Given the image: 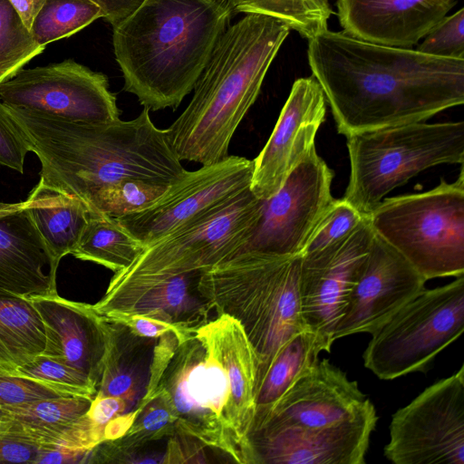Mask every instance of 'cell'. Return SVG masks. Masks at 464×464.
Instances as JSON below:
<instances>
[{
  "label": "cell",
  "mask_w": 464,
  "mask_h": 464,
  "mask_svg": "<svg viewBox=\"0 0 464 464\" xmlns=\"http://www.w3.org/2000/svg\"><path fill=\"white\" fill-rule=\"evenodd\" d=\"M307 59L337 131L425 121L464 103V59L366 42L329 29L308 40Z\"/></svg>",
  "instance_id": "cell-1"
},
{
  "label": "cell",
  "mask_w": 464,
  "mask_h": 464,
  "mask_svg": "<svg viewBox=\"0 0 464 464\" xmlns=\"http://www.w3.org/2000/svg\"><path fill=\"white\" fill-rule=\"evenodd\" d=\"M5 108L41 162L40 179L85 204L98 190L121 179L171 185L187 171L166 129L155 126L147 108L133 120L110 122L72 121Z\"/></svg>",
  "instance_id": "cell-2"
},
{
  "label": "cell",
  "mask_w": 464,
  "mask_h": 464,
  "mask_svg": "<svg viewBox=\"0 0 464 464\" xmlns=\"http://www.w3.org/2000/svg\"><path fill=\"white\" fill-rule=\"evenodd\" d=\"M290 32L282 20L258 13L246 14L227 26L195 83L191 101L166 129L180 161L209 165L229 156L231 139Z\"/></svg>",
  "instance_id": "cell-3"
},
{
  "label": "cell",
  "mask_w": 464,
  "mask_h": 464,
  "mask_svg": "<svg viewBox=\"0 0 464 464\" xmlns=\"http://www.w3.org/2000/svg\"><path fill=\"white\" fill-rule=\"evenodd\" d=\"M231 17L204 0H143L112 26L123 89L150 111L176 110L193 90Z\"/></svg>",
  "instance_id": "cell-4"
},
{
  "label": "cell",
  "mask_w": 464,
  "mask_h": 464,
  "mask_svg": "<svg viewBox=\"0 0 464 464\" xmlns=\"http://www.w3.org/2000/svg\"><path fill=\"white\" fill-rule=\"evenodd\" d=\"M302 255L242 251L203 271L198 291L210 310L242 325L256 357V385L282 346L307 330L301 309Z\"/></svg>",
  "instance_id": "cell-5"
},
{
  "label": "cell",
  "mask_w": 464,
  "mask_h": 464,
  "mask_svg": "<svg viewBox=\"0 0 464 464\" xmlns=\"http://www.w3.org/2000/svg\"><path fill=\"white\" fill-rule=\"evenodd\" d=\"M263 200L250 188L170 230L114 273L92 308L100 314L159 280L203 271L240 253L262 215Z\"/></svg>",
  "instance_id": "cell-6"
},
{
  "label": "cell",
  "mask_w": 464,
  "mask_h": 464,
  "mask_svg": "<svg viewBox=\"0 0 464 464\" xmlns=\"http://www.w3.org/2000/svg\"><path fill=\"white\" fill-rule=\"evenodd\" d=\"M346 140L350 176L343 198L364 216L421 171L464 163L463 121L385 127Z\"/></svg>",
  "instance_id": "cell-7"
},
{
  "label": "cell",
  "mask_w": 464,
  "mask_h": 464,
  "mask_svg": "<svg viewBox=\"0 0 464 464\" xmlns=\"http://www.w3.org/2000/svg\"><path fill=\"white\" fill-rule=\"evenodd\" d=\"M368 219L426 281L464 275L463 165L454 182L384 198Z\"/></svg>",
  "instance_id": "cell-8"
},
{
  "label": "cell",
  "mask_w": 464,
  "mask_h": 464,
  "mask_svg": "<svg viewBox=\"0 0 464 464\" xmlns=\"http://www.w3.org/2000/svg\"><path fill=\"white\" fill-rule=\"evenodd\" d=\"M157 390L169 398L176 432L223 451L237 463L256 464L252 445L238 429L227 373L199 332L179 343Z\"/></svg>",
  "instance_id": "cell-9"
},
{
  "label": "cell",
  "mask_w": 464,
  "mask_h": 464,
  "mask_svg": "<svg viewBox=\"0 0 464 464\" xmlns=\"http://www.w3.org/2000/svg\"><path fill=\"white\" fill-rule=\"evenodd\" d=\"M464 330V275L423 289L372 334L364 366L381 380L423 372Z\"/></svg>",
  "instance_id": "cell-10"
},
{
  "label": "cell",
  "mask_w": 464,
  "mask_h": 464,
  "mask_svg": "<svg viewBox=\"0 0 464 464\" xmlns=\"http://www.w3.org/2000/svg\"><path fill=\"white\" fill-rule=\"evenodd\" d=\"M383 450L394 464H464V365L392 415Z\"/></svg>",
  "instance_id": "cell-11"
},
{
  "label": "cell",
  "mask_w": 464,
  "mask_h": 464,
  "mask_svg": "<svg viewBox=\"0 0 464 464\" xmlns=\"http://www.w3.org/2000/svg\"><path fill=\"white\" fill-rule=\"evenodd\" d=\"M0 100L72 121L110 122L121 116L107 76L72 59L21 69L0 84Z\"/></svg>",
  "instance_id": "cell-12"
},
{
  "label": "cell",
  "mask_w": 464,
  "mask_h": 464,
  "mask_svg": "<svg viewBox=\"0 0 464 464\" xmlns=\"http://www.w3.org/2000/svg\"><path fill=\"white\" fill-rule=\"evenodd\" d=\"M334 177L333 169L314 149L281 188L263 200L261 218L242 251L279 256L302 255L334 200L331 192Z\"/></svg>",
  "instance_id": "cell-13"
},
{
  "label": "cell",
  "mask_w": 464,
  "mask_h": 464,
  "mask_svg": "<svg viewBox=\"0 0 464 464\" xmlns=\"http://www.w3.org/2000/svg\"><path fill=\"white\" fill-rule=\"evenodd\" d=\"M373 235L367 216L344 237L302 255L299 285L304 322L330 348Z\"/></svg>",
  "instance_id": "cell-14"
},
{
  "label": "cell",
  "mask_w": 464,
  "mask_h": 464,
  "mask_svg": "<svg viewBox=\"0 0 464 464\" xmlns=\"http://www.w3.org/2000/svg\"><path fill=\"white\" fill-rule=\"evenodd\" d=\"M253 160L228 156L186 171L148 208L117 218L145 247L213 206L250 188Z\"/></svg>",
  "instance_id": "cell-15"
},
{
  "label": "cell",
  "mask_w": 464,
  "mask_h": 464,
  "mask_svg": "<svg viewBox=\"0 0 464 464\" xmlns=\"http://www.w3.org/2000/svg\"><path fill=\"white\" fill-rule=\"evenodd\" d=\"M373 406L357 382L329 360L318 359L268 410L255 417L251 432L278 427L325 428L353 419Z\"/></svg>",
  "instance_id": "cell-16"
},
{
  "label": "cell",
  "mask_w": 464,
  "mask_h": 464,
  "mask_svg": "<svg viewBox=\"0 0 464 464\" xmlns=\"http://www.w3.org/2000/svg\"><path fill=\"white\" fill-rule=\"evenodd\" d=\"M325 113V96L316 79L295 80L269 139L253 160L250 190L256 198L266 200L275 195L315 149V136Z\"/></svg>",
  "instance_id": "cell-17"
},
{
  "label": "cell",
  "mask_w": 464,
  "mask_h": 464,
  "mask_svg": "<svg viewBox=\"0 0 464 464\" xmlns=\"http://www.w3.org/2000/svg\"><path fill=\"white\" fill-rule=\"evenodd\" d=\"M425 283L397 250L374 233L364 266L334 331V341L354 334H372L425 289Z\"/></svg>",
  "instance_id": "cell-18"
},
{
  "label": "cell",
  "mask_w": 464,
  "mask_h": 464,
  "mask_svg": "<svg viewBox=\"0 0 464 464\" xmlns=\"http://www.w3.org/2000/svg\"><path fill=\"white\" fill-rule=\"evenodd\" d=\"M378 416L361 415L320 429L278 427L250 433L256 464H364Z\"/></svg>",
  "instance_id": "cell-19"
},
{
  "label": "cell",
  "mask_w": 464,
  "mask_h": 464,
  "mask_svg": "<svg viewBox=\"0 0 464 464\" xmlns=\"http://www.w3.org/2000/svg\"><path fill=\"white\" fill-rule=\"evenodd\" d=\"M44 328L43 354L85 373L98 386L105 343V318L92 304L58 294L27 297Z\"/></svg>",
  "instance_id": "cell-20"
},
{
  "label": "cell",
  "mask_w": 464,
  "mask_h": 464,
  "mask_svg": "<svg viewBox=\"0 0 464 464\" xmlns=\"http://www.w3.org/2000/svg\"><path fill=\"white\" fill-rule=\"evenodd\" d=\"M456 0H337L343 31L361 40L412 48Z\"/></svg>",
  "instance_id": "cell-21"
},
{
  "label": "cell",
  "mask_w": 464,
  "mask_h": 464,
  "mask_svg": "<svg viewBox=\"0 0 464 464\" xmlns=\"http://www.w3.org/2000/svg\"><path fill=\"white\" fill-rule=\"evenodd\" d=\"M52 258L23 202L0 203V296L58 294Z\"/></svg>",
  "instance_id": "cell-22"
},
{
  "label": "cell",
  "mask_w": 464,
  "mask_h": 464,
  "mask_svg": "<svg viewBox=\"0 0 464 464\" xmlns=\"http://www.w3.org/2000/svg\"><path fill=\"white\" fill-rule=\"evenodd\" d=\"M212 345L230 381L237 425L250 441L256 414L257 362L240 323L222 314L197 329Z\"/></svg>",
  "instance_id": "cell-23"
},
{
  "label": "cell",
  "mask_w": 464,
  "mask_h": 464,
  "mask_svg": "<svg viewBox=\"0 0 464 464\" xmlns=\"http://www.w3.org/2000/svg\"><path fill=\"white\" fill-rule=\"evenodd\" d=\"M201 273L159 280L134 292L102 316L140 314L169 323L188 334L208 322L211 311L198 291Z\"/></svg>",
  "instance_id": "cell-24"
},
{
  "label": "cell",
  "mask_w": 464,
  "mask_h": 464,
  "mask_svg": "<svg viewBox=\"0 0 464 464\" xmlns=\"http://www.w3.org/2000/svg\"><path fill=\"white\" fill-rule=\"evenodd\" d=\"M52 258V276L61 259L72 254L92 215L87 205L79 198L46 184L40 179L23 201Z\"/></svg>",
  "instance_id": "cell-25"
},
{
  "label": "cell",
  "mask_w": 464,
  "mask_h": 464,
  "mask_svg": "<svg viewBox=\"0 0 464 464\" xmlns=\"http://www.w3.org/2000/svg\"><path fill=\"white\" fill-rule=\"evenodd\" d=\"M92 400L61 396L2 407L8 420L0 430L22 433L44 447L53 448L63 430L88 411Z\"/></svg>",
  "instance_id": "cell-26"
},
{
  "label": "cell",
  "mask_w": 464,
  "mask_h": 464,
  "mask_svg": "<svg viewBox=\"0 0 464 464\" xmlns=\"http://www.w3.org/2000/svg\"><path fill=\"white\" fill-rule=\"evenodd\" d=\"M44 345V324L28 298L0 296V367L13 370L42 353Z\"/></svg>",
  "instance_id": "cell-27"
},
{
  "label": "cell",
  "mask_w": 464,
  "mask_h": 464,
  "mask_svg": "<svg viewBox=\"0 0 464 464\" xmlns=\"http://www.w3.org/2000/svg\"><path fill=\"white\" fill-rule=\"evenodd\" d=\"M330 350L325 342L310 330L288 340L256 385L255 417L268 410L295 379L319 359L321 352Z\"/></svg>",
  "instance_id": "cell-28"
},
{
  "label": "cell",
  "mask_w": 464,
  "mask_h": 464,
  "mask_svg": "<svg viewBox=\"0 0 464 464\" xmlns=\"http://www.w3.org/2000/svg\"><path fill=\"white\" fill-rule=\"evenodd\" d=\"M144 250L145 246L132 237L116 218L92 212L72 255L117 273L129 267Z\"/></svg>",
  "instance_id": "cell-29"
},
{
  "label": "cell",
  "mask_w": 464,
  "mask_h": 464,
  "mask_svg": "<svg viewBox=\"0 0 464 464\" xmlns=\"http://www.w3.org/2000/svg\"><path fill=\"white\" fill-rule=\"evenodd\" d=\"M126 332L125 326L106 320L104 353L96 393L122 399L132 406L140 395L143 374L137 358L130 354V342L123 343Z\"/></svg>",
  "instance_id": "cell-30"
},
{
  "label": "cell",
  "mask_w": 464,
  "mask_h": 464,
  "mask_svg": "<svg viewBox=\"0 0 464 464\" xmlns=\"http://www.w3.org/2000/svg\"><path fill=\"white\" fill-rule=\"evenodd\" d=\"M101 17L102 8L92 0H45L30 31L38 44L46 46L72 36Z\"/></svg>",
  "instance_id": "cell-31"
},
{
  "label": "cell",
  "mask_w": 464,
  "mask_h": 464,
  "mask_svg": "<svg viewBox=\"0 0 464 464\" xmlns=\"http://www.w3.org/2000/svg\"><path fill=\"white\" fill-rule=\"evenodd\" d=\"M236 13L274 16L309 40L328 29L332 10L316 0H241Z\"/></svg>",
  "instance_id": "cell-32"
},
{
  "label": "cell",
  "mask_w": 464,
  "mask_h": 464,
  "mask_svg": "<svg viewBox=\"0 0 464 464\" xmlns=\"http://www.w3.org/2000/svg\"><path fill=\"white\" fill-rule=\"evenodd\" d=\"M45 46L38 44L9 0H0V84L13 78Z\"/></svg>",
  "instance_id": "cell-33"
},
{
  "label": "cell",
  "mask_w": 464,
  "mask_h": 464,
  "mask_svg": "<svg viewBox=\"0 0 464 464\" xmlns=\"http://www.w3.org/2000/svg\"><path fill=\"white\" fill-rule=\"evenodd\" d=\"M169 185L125 179L103 187L87 202L91 212L120 218L144 209L157 201Z\"/></svg>",
  "instance_id": "cell-34"
},
{
  "label": "cell",
  "mask_w": 464,
  "mask_h": 464,
  "mask_svg": "<svg viewBox=\"0 0 464 464\" xmlns=\"http://www.w3.org/2000/svg\"><path fill=\"white\" fill-rule=\"evenodd\" d=\"M137 408L140 412L128 432L121 439L103 444L113 450L127 451L176 432V414L164 391L157 390L150 401Z\"/></svg>",
  "instance_id": "cell-35"
},
{
  "label": "cell",
  "mask_w": 464,
  "mask_h": 464,
  "mask_svg": "<svg viewBox=\"0 0 464 464\" xmlns=\"http://www.w3.org/2000/svg\"><path fill=\"white\" fill-rule=\"evenodd\" d=\"M8 371L49 384L71 396L93 398L97 392L96 384L85 373L43 353Z\"/></svg>",
  "instance_id": "cell-36"
},
{
  "label": "cell",
  "mask_w": 464,
  "mask_h": 464,
  "mask_svg": "<svg viewBox=\"0 0 464 464\" xmlns=\"http://www.w3.org/2000/svg\"><path fill=\"white\" fill-rule=\"evenodd\" d=\"M367 216L360 213L343 198H334L331 208L319 222L303 254L322 249L344 237Z\"/></svg>",
  "instance_id": "cell-37"
},
{
  "label": "cell",
  "mask_w": 464,
  "mask_h": 464,
  "mask_svg": "<svg viewBox=\"0 0 464 464\" xmlns=\"http://www.w3.org/2000/svg\"><path fill=\"white\" fill-rule=\"evenodd\" d=\"M423 38L417 51L436 57L464 59V8L445 15Z\"/></svg>",
  "instance_id": "cell-38"
},
{
  "label": "cell",
  "mask_w": 464,
  "mask_h": 464,
  "mask_svg": "<svg viewBox=\"0 0 464 464\" xmlns=\"http://www.w3.org/2000/svg\"><path fill=\"white\" fill-rule=\"evenodd\" d=\"M61 396L71 395L44 382L12 373L0 367V407Z\"/></svg>",
  "instance_id": "cell-39"
},
{
  "label": "cell",
  "mask_w": 464,
  "mask_h": 464,
  "mask_svg": "<svg viewBox=\"0 0 464 464\" xmlns=\"http://www.w3.org/2000/svg\"><path fill=\"white\" fill-rule=\"evenodd\" d=\"M28 143L0 100V165L24 172Z\"/></svg>",
  "instance_id": "cell-40"
},
{
  "label": "cell",
  "mask_w": 464,
  "mask_h": 464,
  "mask_svg": "<svg viewBox=\"0 0 464 464\" xmlns=\"http://www.w3.org/2000/svg\"><path fill=\"white\" fill-rule=\"evenodd\" d=\"M104 318L109 322L127 327L132 334L140 338L159 339L168 333H173L179 343H182L194 335L186 334L169 323L140 314H119Z\"/></svg>",
  "instance_id": "cell-41"
},
{
  "label": "cell",
  "mask_w": 464,
  "mask_h": 464,
  "mask_svg": "<svg viewBox=\"0 0 464 464\" xmlns=\"http://www.w3.org/2000/svg\"><path fill=\"white\" fill-rule=\"evenodd\" d=\"M49 449L22 433L0 430V463H38Z\"/></svg>",
  "instance_id": "cell-42"
},
{
  "label": "cell",
  "mask_w": 464,
  "mask_h": 464,
  "mask_svg": "<svg viewBox=\"0 0 464 464\" xmlns=\"http://www.w3.org/2000/svg\"><path fill=\"white\" fill-rule=\"evenodd\" d=\"M130 408L131 406L122 399L96 393L85 416L103 443L105 441L104 429L107 423L115 417L127 412Z\"/></svg>",
  "instance_id": "cell-43"
},
{
  "label": "cell",
  "mask_w": 464,
  "mask_h": 464,
  "mask_svg": "<svg viewBox=\"0 0 464 464\" xmlns=\"http://www.w3.org/2000/svg\"><path fill=\"white\" fill-rule=\"evenodd\" d=\"M176 433L169 443L163 463L205 462L200 459L205 456L201 450L204 446L196 440L186 443L185 436Z\"/></svg>",
  "instance_id": "cell-44"
},
{
  "label": "cell",
  "mask_w": 464,
  "mask_h": 464,
  "mask_svg": "<svg viewBox=\"0 0 464 464\" xmlns=\"http://www.w3.org/2000/svg\"><path fill=\"white\" fill-rule=\"evenodd\" d=\"M102 10L103 18L114 26L129 16L143 0H92Z\"/></svg>",
  "instance_id": "cell-45"
},
{
  "label": "cell",
  "mask_w": 464,
  "mask_h": 464,
  "mask_svg": "<svg viewBox=\"0 0 464 464\" xmlns=\"http://www.w3.org/2000/svg\"><path fill=\"white\" fill-rule=\"evenodd\" d=\"M139 412L140 409L136 408L133 411L125 412L110 420L104 429V442L121 439L132 426Z\"/></svg>",
  "instance_id": "cell-46"
},
{
  "label": "cell",
  "mask_w": 464,
  "mask_h": 464,
  "mask_svg": "<svg viewBox=\"0 0 464 464\" xmlns=\"http://www.w3.org/2000/svg\"><path fill=\"white\" fill-rule=\"evenodd\" d=\"M19 13L24 24L30 30L33 21L45 0H9Z\"/></svg>",
  "instance_id": "cell-47"
},
{
  "label": "cell",
  "mask_w": 464,
  "mask_h": 464,
  "mask_svg": "<svg viewBox=\"0 0 464 464\" xmlns=\"http://www.w3.org/2000/svg\"><path fill=\"white\" fill-rule=\"evenodd\" d=\"M204 1L230 14L231 15L237 14L236 13V7L237 5V0H204Z\"/></svg>",
  "instance_id": "cell-48"
},
{
  "label": "cell",
  "mask_w": 464,
  "mask_h": 464,
  "mask_svg": "<svg viewBox=\"0 0 464 464\" xmlns=\"http://www.w3.org/2000/svg\"><path fill=\"white\" fill-rule=\"evenodd\" d=\"M8 420V415L5 410L0 407V428Z\"/></svg>",
  "instance_id": "cell-49"
},
{
  "label": "cell",
  "mask_w": 464,
  "mask_h": 464,
  "mask_svg": "<svg viewBox=\"0 0 464 464\" xmlns=\"http://www.w3.org/2000/svg\"><path fill=\"white\" fill-rule=\"evenodd\" d=\"M316 1L324 6L330 7L329 0H316Z\"/></svg>",
  "instance_id": "cell-50"
},
{
  "label": "cell",
  "mask_w": 464,
  "mask_h": 464,
  "mask_svg": "<svg viewBox=\"0 0 464 464\" xmlns=\"http://www.w3.org/2000/svg\"><path fill=\"white\" fill-rule=\"evenodd\" d=\"M240 1H241V0H237V5H238V3H239ZM236 8H237V7H236Z\"/></svg>",
  "instance_id": "cell-51"
}]
</instances>
